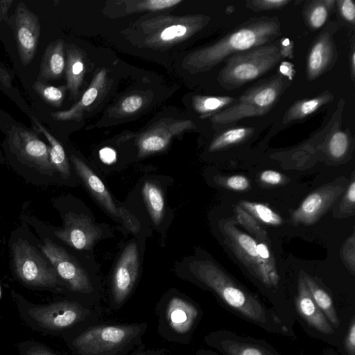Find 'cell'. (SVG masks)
I'll return each mask as SVG.
<instances>
[{"label":"cell","instance_id":"23","mask_svg":"<svg viewBox=\"0 0 355 355\" xmlns=\"http://www.w3.org/2000/svg\"><path fill=\"white\" fill-rule=\"evenodd\" d=\"M65 68L64 42L59 39L46 46L41 60L38 81L60 78Z\"/></svg>","mask_w":355,"mask_h":355},{"label":"cell","instance_id":"8","mask_svg":"<svg viewBox=\"0 0 355 355\" xmlns=\"http://www.w3.org/2000/svg\"><path fill=\"white\" fill-rule=\"evenodd\" d=\"M209 17L204 15L159 16L141 23L148 36L145 43L150 47H166L189 38L203 28Z\"/></svg>","mask_w":355,"mask_h":355},{"label":"cell","instance_id":"48","mask_svg":"<svg viewBox=\"0 0 355 355\" xmlns=\"http://www.w3.org/2000/svg\"><path fill=\"white\" fill-rule=\"evenodd\" d=\"M279 49L282 57L293 58V46L288 38H282Z\"/></svg>","mask_w":355,"mask_h":355},{"label":"cell","instance_id":"4","mask_svg":"<svg viewBox=\"0 0 355 355\" xmlns=\"http://www.w3.org/2000/svg\"><path fill=\"white\" fill-rule=\"evenodd\" d=\"M147 323L93 324L64 335L73 355H128L143 345Z\"/></svg>","mask_w":355,"mask_h":355},{"label":"cell","instance_id":"25","mask_svg":"<svg viewBox=\"0 0 355 355\" xmlns=\"http://www.w3.org/2000/svg\"><path fill=\"white\" fill-rule=\"evenodd\" d=\"M309 293L315 304L323 313L328 321L335 328L340 326L333 301L329 293L307 275H302Z\"/></svg>","mask_w":355,"mask_h":355},{"label":"cell","instance_id":"17","mask_svg":"<svg viewBox=\"0 0 355 355\" xmlns=\"http://www.w3.org/2000/svg\"><path fill=\"white\" fill-rule=\"evenodd\" d=\"M335 26L326 27L313 42L306 61V76L309 80L318 78L327 71L337 59L333 40Z\"/></svg>","mask_w":355,"mask_h":355},{"label":"cell","instance_id":"14","mask_svg":"<svg viewBox=\"0 0 355 355\" xmlns=\"http://www.w3.org/2000/svg\"><path fill=\"white\" fill-rule=\"evenodd\" d=\"M191 120L166 118L143 132L138 138V157H143L164 150L171 140L185 131L194 129Z\"/></svg>","mask_w":355,"mask_h":355},{"label":"cell","instance_id":"2","mask_svg":"<svg viewBox=\"0 0 355 355\" xmlns=\"http://www.w3.org/2000/svg\"><path fill=\"white\" fill-rule=\"evenodd\" d=\"M279 31L277 17L252 19L215 43L189 53L183 60V67L193 73L209 71L236 53L267 44Z\"/></svg>","mask_w":355,"mask_h":355},{"label":"cell","instance_id":"47","mask_svg":"<svg viewBox=\"0 0 355 355\" xmlns=\"http://www.w3.org/2000/svg\"><path fill=\"white\" fill-rule=\"evenodd\" d=\"M99 157L101 160L107 164H111L115 162L116 159L115 150L108 147H105L100 150Z\"/></svg>","mask_w":355,"mask_h":355},{"label":"cell","instance_id":"1","mask_svg":"<svg viewBox=\"0 0 355 355\" xmlns=\"http://www.w3.org/2000/svg\"><path fill=\"white\" fill-rule=\"evenodd\" d=\"M190 270L202 285L239 315L268 331L288 333L278 317L216 263L208 260L195 261Z\"/></svg>","mask_w":355,"mask_h":355},{"label":"cell","instance_id":"42","mask_svg":"<svg viewBox=\"0 0 355 355\" xmlns=\"http://www.w3.org/2000/svg\"><path fill=\"white\" fill-rule=\"evenodd\" d=\"M289 2L288 0H253L248 1L246 6L257 12L281 8Z\"/></svg>","mask_w":355,"mask_h":355},{"label":"cell","instance_id":"28","mask_svg":"<svg viewBox=\"0 0 355 355\" xmlns=\"http://www.w3.org/2000/svg\"><path fill=\"white\" fill-rule=\"evenodd\" d=\"M142 196L151 220L158 225L164 212V199L160 189L151 182H146L141 190Z\"/></svg>","mask_w":355,"mask_h":355},{"label":"cell","instance_id":"27","mask_svg":"<svg viewBox=\"0 0 355 355\" xmlns=\"http://www.w3.org/2000/svg\"><path fill=\"white\" fill-rule=\"evenodd\" d=\"M36 128L42 132L50 144L49 152L51 162L63 178L70 176L71 172L64 150L61 144L35 119H33Z\"/></svg>","mask_w":355,"mask_h":355},{"label":"cell","instance_id":"39","mask_svg":"<svg viewBox=\"0 0 355 355\" xmlns=\"http://www.w3.org/2000/svg\"><path fill=\"white\" fill-rule=\"evenodd\" d=\"M19 355H60L45 344L34 340H25L15 344Z\"/></svg>","mask_w":355,"mask_h":355},{"label":"cell","instance_id":"36","mask_svg":"<svg viewBox=\"0 0 355 355\" xmlns=\"http://www.w3.org/2000/svg\"><path fill=\"white\" fill-rule=\"evenodd\" d=\"M235 212L236 223L243 225L252 236L257 238V241L266 242L268 240L267 232L254 217L239 205L235 207Z\"/></svg>","mask_w":355,"mask_h":355},{"label":"cell","instance_id":"32","mask_svg":"<svg viewBox=\"0 0 355 355\" xmlns=\"http://www.w3.org/2000/svg\"><path fill=\"white\" fill-rule=\"evenodd\" d=\"M254 129L239 127L228 129L218 135L210 144L209 150L217 151L241 143L252 135Z\"/></svg>","mask_w":355,"mask_h":355},{"label":"cell","instance_id":"24","mask_svg":"<svg viewBox=\"0 0 355 355\" xmlns=\"http://www.w3.org/2000/svg\"><path fill=\"white\" fill-rule=\"evenodd\" d=\"M66 53V87L71 97L76 98L85 72L84 55L81 49L73 44L67 45Z\"/></svg>","mask_w":355,"mask_h":355},{"label":"cell","instance_id":"10","mask_svg":"<svg viewBox=\"0 0 355 355\" xmlns=\"http://www.w3.org/2000/svg\"><path fill=\"white\" fill-rule=\"evenodd\" d=\"M40 248L60 279L70 290L82 294L93 292V284L87 272L65 250L48 239L44 240Z\"/></svg>","mask_w":355,"mask_h":355},{"label":"cell","instance_id":"19","mask_svg":"<svg viewBox=\"0 0 355 355\" xmlns=\"http://www.w3.org/2000/svg\"><path fill=\"white\" fill-rule=\"evenodd\" d=\"M284 83V78L278 76L247 90L240 96L238 102L267 112L277 101Z\"/></svg>","mask_w":355,"mask_h":355},{"label":"cell","instance_id":"16","mask_svg":"<svg viewBox=\"0 0 355 355\" xmlns=\"http://www.w3.org/2000/svg\"><path fill=\"white\" fill-rule=\"evenodd\" d=\"M57 238L80 250H89L102 235L100 227L84 214L67 213L63 227L55 231Z\"/></svg>","mask_w":355,"mask_h":355},{"label":"cell","instance_id":"7","mask_svg":"<svg viewBox=\"0 0 355 355\" xmlns=\"http://www.w3.org/2000/svg\"><path fill=\"white\" fill-rule=\"evenodd\" d=\"M12 255L15 275L24 285L52 291L64 285L52 265L25 240L18 239L13 243Z\"/></svg>","mask_w":355,"mask_h":355},{"label":"cell","instance_id":"43","mask_svg":"<svg viewBox=\"0 0 355 355\" xmlns=\"http://www.w3.org/2000/svg\"><path fill=\"white\" fill-rule=\"evenodd\" d=\"M256 250L259 258L272 271L277 272L274 257L267 243L257 241Z\"/></svg>","mask_w":355,"mask_h":355},{"label":"cell","instance_id":"49","mask_svg":"<svg viewBox=\"0 0 355 355\" xmlns=\"http://www.w3.org/2000/svg\"><path fill=\"white\" fill-rule=\"evenodd\" d=\"M12 2V0L0 1V22L8 21V13Z\"/></svg>","mask_w":355,"mask_h":355},{"label":"cell","instance_id":"34","mask_svg":"<svg viewBox=\"0 0 355 355\" xmlns=\"http://www.w3.org/2000/svg\"><path fill=\"white\" fill-rule=\"evenodd\" d=\"M182 2V0H142L126 1L125 12L132 13L143 11H159L173 7Z\"/></svg>","mask_w":355,"mask_h":355},{"label":"cell","instance_id":"46","mask_svg":"<svg viewBox=\"0 0 355 355\" xmlns=\"http://www.w3.org/2000/svg\"><path fill=\"white\" fill-rule=\"evenodd\" d=\"M345 346L349 355H355V320L354 317L349 325Z\"/></svg>","mask_w":355,"mask_h":355},{"label":"cell","instance_id":"40","mask_svg":"<svg viewBox=\"0 0 355 355\" xmlns=\"http://www.w3.org/2000/svg\"><path fill=\"white\" fill-rule=\"evenodd\" d=\"M339 205V214L343 216L353 215L355 209V180L353 179L344 191Z\"/></svg>","mask_w":355,"mask_h":355},{"label":"cell","instance_id":"55","mask_svg":"<svg viewBox=\"0 0 355 355\" xmlns=\"http://www.w3.org/2000/svg\"><path fill=\"white\" fill-rule=\"evenodd\" d=\"M158 355H166L165 349H164V350L160 354H159Z\"/></svg>","mask_w":355,"mask_h":355},{"label":"cell","instance_id":"26","mask_svg":"<svg viewBox=\"0 0 355 355\" xmlns=\"http://www.w3.org/2000/svg\"><path fill=\"white\" fill-rule=\"evenodd\" d=\"M332 99L333 95L326 92L314 98L298 101L287 110L284 114L283 122L284 123H288L304 119L312 114L323 105L331 101Z\"/></svg>","mask_w":355,"mask_h":355},{"label":"cell","instance_id":"11","mask_svg":"<svg viewBox=\"0 0 355 355\" xmlns=\"http://www.w3.org/2000/svg\"><path fill=\"white\" fill-rule=\"evenodd\" d=\"M8 141L11 151L22 162L43 173L50 174L55 170L49 146L35 132L14 125L8 132Z\"/></svg>","mask_w":355,"mask_h":355},{"label":"cell","instance_id":"18","mask_svg":"<svg viewBox=\"0 0 355 355\" xmlns=\"http://www.w3.org/2000/svg\"><path fill=\"white\" fill-rule=\"evenodd\" d=\"M205 342L224 355H275L258 343L224 331L210 333Z\"/></svg>","mask_w":355,"mask_h":355},{"label":"cell","instance_id":"29","mask_svg":"<svg viewBox=\"0 0 355 355\" xmlns=\"http://www.w3.org/2000/svg\"><path fill=\"white\" fill-rule=\"evenodd\" d=\"M237 101L230 96L196 95L193 97L192 104L194 110L200 114L202 117H207L215 114L223 107Z\"/></svg>","mask_w":355,"mask_h":355},{"label":"cell","instance_id":"5","mask_svg":"<svg viewBox=\"0 0 355 355\" xmlns=\"http://www.w3.org/2000/svg\"><path fill=\"white\" fill-rule=\"evenodd\" d=\"M282 58L279 46L264 44L227 58L218 81L225 89H235L272 69Z\"/></svg>","mask_w":355,"mask_h":355},{"label":"cell","instance_id":"45","mask_svg":"<svg viewBox=\"0 0 355 355\" xmlns=\"http://www.w3.org/2000/svg\"><path fill=\"white\" fill-rule=\"evenodd\" d=\"M261 182L268 185H279L284 182V175L276 171L265 170L259 175Z\"/></svg>","mask_w":355,"mask_h":355},{"label":"cell","instance_id":"53","mask_svg":"<svg viewBox=\"0 0 355 355\" xmlns=\"http://www.w3.org/2000/svg\"><path fill=\"white\" fill-rule=\"evenodd\" d=\"M194 355H216L214 353L210 351L201 349L196 352Z\"/></svg>","mask_w":355,"mask_h":355},{"label":"cell","instance_id":"44","mask_svg":"<svg viewBox=\"0 0 355 355\" xmlns=\"http://www.w3.org/2000/svg\"><path fill=\"white\" fill-rule=\"evenodd\" d=\"M338 6L342 17L348 22L354 24L355 5L352 0L338 1Z\"/></svg>","mask_w":355,"mask_h":355},{"label":"cell","instance_id":"52","mask_svg":"<svg viewBox=\"0 0 355 355\" xmlns=\"http://www.w3.org/2000/svg\"><path fill=\"white\" fill-rule=\"evenodd\" d=\"M0 80L4 87L7 88H10L11 87V76L6 69L1 67H0Z\"/></svg>","mask_w":355,"mask_h":355},{"label":"cell","instance_id":"6","mask_svg":"<svg viewBox=\"0 0 355 355\" xmlns=\"http://www.w3.org/2000/svg\"><path fill=\"white\" fill-rule=\"evenodd\" d=\"M157 332L168 341L188 344L202 317L200 308L180 295H171L157 304Z\"/></svg>","mask_w":355,"mask_h":355},{"label":"cell","instance_id":"15","mask_svg":"<svg viewBox=\"0 0 355 355\" xmlns=\"http://www.w3.org/2000/svg\"><path fill=\"white\" fill-rule=\"evenodd\" d=\"M139 271L137 245L130 243L124 248L114 268L112 281V302L114 309L125 303L135 284Z\"/></svg>","mask_w":355,"mask_h":355},{"label":"cell","instance_id":"9","mask_svg":"<svg viewBox=\"0 0 355 355\" xmlns=\"http://www.w3.org/2000/svg\"><path fill=\"white\" fill-rule=\"evenodd\" d=\"M236 224L234 220H220L226 243L254 277L268 287H276L279 281L278 272L271 270L258 256L257 240L238 229Z\"/></svg>","mask_w":355,"mask_h":355},{"label":"cell","instance_id":"13","mask_svg":"<svg viewBox=\"0 0 355 355\" xmlns=\"http://www.w3.org/2000/svg\"><path fill=\"white\" fill-rule=\"evenodd\" d=\"M345 182L329 183L309 193L292 212V223L295 225H310L317 222L344 192Z\"/></svg>","mask_w":355,"mask_h":355},{"label":"cell","instance_id":"3","mask_svg":"<svg viewBox=\"0 0 355 355\" xmlns=\"http://www.w3.org/2000/svg\"><path fill=\"white\" fill-rule=\"evenodd\" d=\"M12 297L21 322L33 331L49 335H65L96 324L100 310L78 302L59 300L35 304L12 291Z\"/></svg>","mask_w":355,"mask_h":355},{"label":"cell","instance_id":"51","mask_svg":"<svg viewBox=\"0 0 355 355\" xmlns=\"http://www.w3.org/2000/svg\"><path fill=\"white\" fill-rule=\"evenodd\" d=\"M279 70L283 75L288 77L290 80L293 79L295 71L292 64L287 62H283L280 65Z\"/></svg>","mask_w":355,"mask_h":355},{"label":"cell","instance_id":"54","mask_svg":"<svg viewBox=\"0 0 355 355\" xmlns=\"http://www.w3.org/2000/svg\"><path fill=\"white\" fill-rule=\"evenodd\" d=\"M354 61H355V53H354V51H352V54L351 55V64H352V75H353V77L354 76V67H355V64H354Z\"/></svg>","mask_w":355,"mask_h":355},{"label":"cell","instance_id":"22","mask_svg":"<svg viewBox=\"0 0 355 355\" xmlns=\"http://www.w3.org/2000/svg\"><path fill=\"white\" fill-rule=\"evenodd\" d=\"M70 159L79 177L101 206L112 216H118V209L101 180L79 157L71 155Z\"/></svg>","mask_w":355,"mask_h":355},{"label":"cell","instance_id":"37","mask_svg":"<svg viewBox=\"0 0 355 355\" xmlns=\"http://www.w3.org/2000/svg\"><path fill=\"white\" fill-rule=\"evenodd\" d=\"M329 10L324 1H312L305 11L309 26L313 29L321 28L327 20Z\"/></svg>","mask_w":355,"mask_h":355},{"label":"cell","instance_id":"30","mask_svg":"<svg viewBox=\"0 0 355 355\" xmlns=\"http://www.w3.org/2000/svg\"><path fill=\"white\" fill-rule=\"evenodd\" d=\"M266 113L257 107L238 102V103L212 115L211 119L213 123L225 124L234 122L242 118L260 116Z\"/></svg>","mask_w":355,"mask_h":355},{"label":"cell","instance_id":"35","mask_svg":"<svg viewBox=\"0 0 355 355\" xmlns=\"http://www.w3.org/2000/svg\"><path fill=\"white\" fill-rule=\"evenodd\" d=\"M146 95L134 93L124 96L111 111L119 116H128L139 111L146 103Z\"/></svg>","mask_w":355,"mask_h":355},{"label":"cell","instance_id":"31","mask_svg":"<svg viewBox=\"0 0 355 355\" xmlns=\"http://www.w3.org/2000/svg\"><path fill=\"white\" fill-rule=\"evenodd\" d=\"M257 221L271 225L279 226L284 223L283 218L268 206L257 202L241 200L238 203Z\"/></svg>","mask_w":355,"mask_h":355},{"label":"cell","instance_id":"33","mask_svg":"<svg viewBox=\"0 0 355 355\" xmlns=\"http://www.w3.org/2000/svg\"><path fill=\"white\" fill-rule=\"evenodd\" d=\"M35 92L47 103L55 107L61 106L65 96L67 87L64 85L55 87L40 81H35L33 85Z\"/></svg>","mask_w":355,"mask_h":355},{"label":"cell","instance_id":"38","mask_svg":"<svg viewBox=\"0 0 355 355\" xmlns=\"http://www.w3.org/2000/svg\"><path fill=\"white\" fill-rule=\"evenodd\" d=\"M349 147V137L343 131L335 132L329 139L327 149L330 156L338 159L343 158Z\"/></svg>","mask_w":355,"mask_h":355},{"label":"cell","instance_id":"50","mask_svg":"<svg viewBox=\"0 0 355 355\" xmlns=\"http://www.w3.org/2000/svg\"><path fill=\"white\" fill-rule=\"evenodd\" d=\"M164 349H145L143 345L137 350L134 351L130 355H158Z\"/></svg>","mask_w":355,"mask_h":355},{"label":"cell","instance_id":"21","mask_svg":"<svg viewBox=\"0 0 355 355\" xmlns=\"http://www.w3.org/2000/svg\"><path fill=\"white\" fill-rule=\"evenodd\" d=\"M107 72L101 69L94 75L90 85L82 95L80 99L67 110L52 112L51 117L57 121H79L85 110L94 102L105 85Z\"/></svg>","mask_w":355,"mask_h":355},{"label":"cell","instance_id":"20","mask_svg":"<svg viewBox=\"0 0 355 355\" xmlns=\"http://www.w3.org/2000/svg\"><path fill=\"white\" fill-rule=\"evenodd\" d=\"M296 307L300 315L312 327L325 334L334 333L333 326L312 299L302 275L298 279Z\"/></svg>","mask_w":355,"mask_h":355},{"label":"cell","instance_id":"41","mask_svg":"<svg viewBox=\"0 0 355 355\" xmlns=\"http://www.w3.org/2000/svg\"><path fill=\"white\" fill-rule=\"evenodd\" d=\"M217 182L222 186L235 191H247L250 186L249 180L242 175L220 178L217 180Z\"/></svg>","mask_w":355,"mask_h":355},{"label":"cell","instance_id":"12","mask_svg":"<svg viewBox=\"0 0 355 355\" xmlns=\"http://www.w3.org/2000/svg\"><path fill=\"white\" fill-rule=\"evenodd\" d=\"M8 21L14 33L20 61L26 66L37 51L41 31L39 17L21 1Z\"/></svg>","mask_w":355,"mask_h":355}]
</instances>
